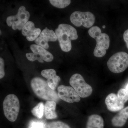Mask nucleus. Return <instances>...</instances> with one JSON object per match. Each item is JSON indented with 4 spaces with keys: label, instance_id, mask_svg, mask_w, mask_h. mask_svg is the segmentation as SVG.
<instances>
[{
    "label": "nucleus",
    "instance_id": "nucleus-23",
    "mask_svg": "<svg viewBox=\"0 0 128 128\" xmlns=\"http://www.w3.org/2000/svg\"><path fill=\"white\" fill-rule=\"evenodd\" d=\"M124 39L126 42V46L128 49V29L124 33Z\"/></svg>",
    "mask_w": 128,
    "mask_h": 128
},
{
    "label": "nucleus",
    "instance_id": "nucleus-21",
    "mask_svg": "<svg viewBox=\"0 0 128 128\" xmlns=\"http://www.w3.org/2000/svg\"><path fill=\"white\" fill-rule=\"evenodd\" d=\"M47 126L48 128H71L68 124L62 121L51 122Z\"/></svg>",
    "mask_w": 128,
    "mask_h": 128
},
{
    "label": "nucleus",
    "instance_id": "nucleus-24",
    "mask_svg": "<svg viewBox=\"0 0 128 128\" xmlns=\"http://www.w3.org/2000/svg\"><path fill=\"white\" fill-rule=\"evenodd\" d=\"M126 90L128 92V85H127V86H126Z\"/></svg>",
    "mask_w": 128,
    "mask_h": 128
},
{
    "label": "nucleus",
    "instance_id": "nucleus-11",
    "mask_svg": "<svg viewBox=\"0 0 128 128\" xmlns=\"http://www.w3.org/2000/svg\"><path fill=\"white\" fill-rule=\"evenodd\" d=\"M57 40V36L54 31L46 28L41 32V34L34 42L36 44L45 49H48L49 47L48 42H55Z\"/></svg>",
    "mask_w": 128,
    "mask_h": 128
},
{
    "label": "nucleus",
    "instance_id": "nucleus-14",
    "mask_svg": "<svg viewBox=\"0 0 128 128\" xmlns=\"http://www.w3.org/2000/svg\"><path fill=\"white\" fill-rule=\"evenodd\" d=\"M105 102L108 109L110 112H118L124 108V104L119 101L117 95L114 93L109 94L106 98Z\"/></svg>",
    "mask_w": 128,
    "mask_h": 128
},
{
    "label": "nucleus",
    "instance_id": "nucleus-20",
    "mask_svg": "<svg viewBox=\"0 0 128 128\" xmlns=\"http://www.w3.org/2000/svg\"><path fill=\"white\" fill-rule=\"evenodd\" d=\"M117 96L119 101L124 104L128 101V92L126 89H120L118 92Z\"/></svg>",
    "mask_w": 128,
    "mask_h": 128
},
{
    "label": "nucleus",
    "instance_id": "nucleus-12",
    "mask_svg": "<svg viewBox=\"0 0 128 128\" xmlns=\"http://www.w3.org/2000/svg\"><path fill=\"white\" fill-rule=\"evenodd\" d=\"M41 29L35 28L34 23L29 21L24 27L22 34L29 41H35L38 38L41 32Z\"/></svg>",
    "mask_w": 128,
    "mask_h": 128
},
{
    "label": "nucleus",
    "instance_id": "nucleus-26",
    "mask_svg": "<svg viewBox=\"0 0 128 128\" xmlns=\"http://www.w3.org/2000/svg\"><path fill=\"white\" fill-rule=\"evenodd\" d=\"M32 128V127H31V126H29V128Z\"/></svg>",
    "mask_w": 128,
    "mask_h": 128
},
{
    "label": "nucleus",
    "instance_id": "nucleus-10",
    "mask_svg": "<svg viewBox=\"0 0 128 128\" xmlns=\"http://www.w3.org/2000/svg\"><path fill=\"white\" fill-rule=\"evenodd\" d=\"M57 90L60 99L64 102L73 103L80 101V97L73 88L60 85L58 87Z\"/></svg>",
    "mask_w": 128,
    "mask_h": 128
},
{
    "label": "nucleus",
    "instance_id": "nucleus-8",
    "mask_svg": "<svg viewBox=\"0 0 128 128\" xmlns=\"http://www.w3.org/2000/svg\"><path fill=\"white\" fill-rule=\"evenodd\" d=\"M70 20L76 26L79 27L82 26L86 28H90L95 23L96 17L90 12L76 11L70 16Z\"/></svg>",
    "mask_w": 128,
    "mask_h": 128
},
{
    "label": "nucleus",
    "instance_id": "nucleus-17",
    "mask_svg": "<svg viewBox=\"0 0 128 128\" xmlns=\"http://www.w3.org/2000/svg\"><path fill=\"white\" fill-rule=\"evenodd\" d=\"M56 103L54 101H48L44 105V114L46 119H54L57 118L56 112Z\"/></svg>",
    "mask_w": 128,
    "mask_h": 128
},
{
    "label": "nucleus",
    "instance_id": "nucleus-13",
    "mask_svg": "<svg viewBox=\"0 0 128 128\" xmlns=\"http://www.w3.org/2000/svg\"><path fill=\"white\" fill-rule=\"evenodd\" d=\"M41 75L46 78L49 87L52 90L55 91L57 86L60 82V77L56 74V72L54 69H48L41 72Z\"/></svg>",
    "mask_w": 128,
    "mask_h": 128
},
{
    "label": "nucleus",
    "instance_id": "nucleus-19",
    "mask_svg": "<svg viewBox=\"0 0 128 128\" xmlns=\"http://www.w3.org/2000/svg\"><path fill=\"white\" fill-rule=\"evenodd\" d=\"M50 4L54 7L60 9L65 8L70 4L71 0H50Z\"/></svg>",
    "mask_w": 128,
    "mask_h": 128
},
{
    "label": "nucleus",
    "instance_id": "nucleus-7",
    "mask_svg": "<svg viewBox=\"0 0 128 128\" xmlns=\"http://www.w3.org/2000/svg\"><path fill=\"white\" fill-rule=\"evenodd\" d=\"M30 16V13L26 10V8L21 6L19 8L16 15L7 18L6 23L14 30H22L28 22Z\"/></svg>",
    "mask_w": 128,
    "mask_h": 128
},
{
    "label": "nucleus",
    "instance_id": "nucleus-2",
    "mask_svg": "<svg viewBox=\"0 0 128 128\" xmlns=\"http://www.w3.org/2000/svg\"><path fill=\"white\" fill-rule=\"evenodd\" d=\"M31 86L35 95L39 98L48 101L59 100L57 92L49 86L46 81L39 77H35L31 81Z\"/></svg>",
    "mask_w": 128,
    "mask_h": 128
},
{
    "label": "nucleus",
    "instance_id": "nucleus-25",
    "mask_svg": "<svg viewBox=\"0 0 128 128\" xmlns=\"http://www.w3.org/2000/svg\"><path fill=\"white\" fill-rule=\"evenodd\" d=\"M102 28H106V26H105V25H103V26H102Z\"/></svg>",
    "mask_w": 128,
    "mask_h": 128
},
{
    "label": "nucleus",
    "instance_id": "nucleus-27",
    "mask_svg": "<svg viewBox=\"0 0 128 128\" xmlns=\"http://www.w3.org/2000/svg\"><path fill=\"white\" fill-rule=\"evenodd\" d=\"M2 32H1V31L0 30V35L1 34Z\"/></svg>",
    "mask_w": 128,
    "mask_h": 128
},
{
    "label": "nucleus",
    "instance_id": "nucleus-3",
    "mask_svg": "<svg viewBox=\"0 0 128 128\" xmlns=\"http://www.w3.org/2000/svg\"><path fill=\"white\" fill-rule=\"evenodd\" d=\"M88 33L89 36L96 40V42L94 51V56L98 58L105 56L106 50L110 47V38L108 35L105 33H102L100 28L97 26L90 28Z\"/></svg>",
    "mask_w": 128,
    "mask_h": 128
},
{
    "label": "nucleus",
    "instance_id": "nucleus-6",
    "mask_svg": "<svg viewBox=\"0 0 128 128\" xmlns=\"http://www.w3.org/2000/svg\"><path fill=\"white\" fill-rule=\"evenodd\" d=\"M70 83L80 97L86 98L90 96L93 92L92 88L85 81L81 75L76 73L71 76Z\"/></svg>",
    "mask_w": 128,
    "mask_h": 128
},
{
    "label": "nucleus",
    "instance_id": "nucleus-16",
    "mask_svg": "<svg viewBox=\"0 0 128 128\" xmlns=\"http://www.w3.org/2000/svg\"><path fill=\"white\" fill-rule=\"evenodd\" d=\"M104 120L100 116L93 114L89 117L86 128H104Z\"/></svg>",
    "mask_w": 128,
    "mask_h": 128
},
{
    "label": "nucleus",
    "instance_id": "nucleus-9",
    "mask_svg": "<svg viewBox=\"0 0 128 128\" xmlns=\"http://www.w3.org/2000/svg\"><path fill=\"white\" fill-rule=\"evenodd\" d=\"M30 49L33 53H27L26 54V57L31 62L38 60L40 63H44V61L50 62L54 60L52 54L41 46L32 44L30 46Z\"/></svg>",
    "mask_w": 128,
    "mask_h": 128
},
{
    "label": "nucleus",
    "instance_id": "nucleus-22",
    "mask_svg": "<svg viewBox=\"0 0 128 128\" xmlns=\"http://www.w3.org/2000/svg\"><path fill=\"white\" fill-rule=\"evenodd\" d=\"M4 62L2 58H0V79H2L5 76Z\"/></svg>",
    "mask_w": 128,
    "mask_h": 128
},
{
    "label": "nucleus",
    "instance_id": "nucleus-18",
    "mask_svg": "<svg viewBox=\"0 0 128 128\" xmlns=\"http://www.w3.org/2000/svg\"><path fill=\"white\" fill-rule=\"evenodd\" d=\"M44 103L41 102L34 107L32 110V114L37 118L41 119L44 116Z\"/></svg>",
    "mask_w": 128,
    "mask_h": 128
},
{
    "label": "nucleus",
    "instance_id": "nucleus-15",
    "mask_svg": "<svg viewBox=\"0 0 128 128\" xmlns=\"http://www.w3.org/2000/svg\"><path fill=\"white\" fill-rule=\"evenodd\" d=\"M128 119V106L124 108L114 116L112 120L113 126L116 127H123Z\"/></svg>",
    "mask_w": 128,
    "mask_h": 128
},
{
    "label": "nucleus",
    "instance_id": "nucleus-1",
    "mask_svg": "<svg viewBox=\"0 0 128 128\" xmlns=\"http://www.w3.org/2000/svg\"><path fill=\"white\" fill-rule=\"evenodd\" d=\"M55 33L62 50L65 52L70 51L72 48L71 41L76 40L78 38L76 28L68 24H60L55 30Z\"/></svg>",
    "mask_w": 128,
    "mask_h": 128
},
{
    "label": "nucleus",
    "instance_id": "nucleus-4",
    "mask_svg": "<svg viewBox=\"0 0 128 128\" xmlns=\"http://www.w3.org/2000/svg\"><path fill=\"white\" fill-rule=\"evenodd\" d=\"M5 116L12 122L17 119L20 110V104L18 97L14 94H10L6 97L3 103Z\"/></svg>",
    "mask_w": 128,
    "mask_h": 128
},
{
    "label": "nucleus",
    "instance_id": "nucleus-5",
    "mask_svg": "<svg viewBox=\"0 0 128 128\" xmlns=\"http://www.w3.org/2000/svg\"><path fill=\"white\" fill-rule=\"evenodd\" d=\"M107 66L110 71L112 73H122L128 67V54L124 52L116 53L108 60Z\"/></svg>",
    "mask_w": 128,
    "mask_h": 128
}]
</instances>
